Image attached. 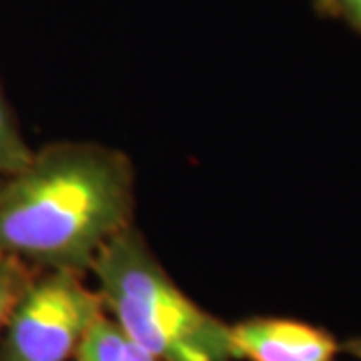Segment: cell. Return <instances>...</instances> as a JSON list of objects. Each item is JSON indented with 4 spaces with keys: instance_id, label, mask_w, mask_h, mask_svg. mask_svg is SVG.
Returning <instances> with one entry per match:
<instances>
[{
    "instance_id": "obj_1",
    "label": "cell",
    "mask_w": 361,
    "mask_h": 361,
    "mask_svg": "<svg viewBox=\"0 0 361 361\" xmlns=\"http://www.w3.org/2000/svg\"><path fill=\"white\" fill-rule=\"evenodd\" d=\"M129 159L94 142H56L0 180V253L47 269L90 271L130 225Z\"/></svg>"
},
{
    "instance_id": "obj_2",
    "label": "cell",
    "mask_w": 361,
    "mask_h": 361,
    "mask_svg": "<svg viewBox=\"0 0 361 361\" xmlns=\"http://www.w3.org/2000/svg\"><path fill=\"white\" fill-rule=\"evenodd\" d=\"M90 271L104 310L159 361H235L229 325L180 291L130 225L101 249Z\"/></svg>"
},
{
    "instance_id": "obj_3",
    "label": "cell",
    "mask_w": 361,
    "mask_h": 361,
    "mask_svg": "<svg viewBox=\"0 0 361 361\" xmlns=\"http://www.w3.org/2000/svg\"><path fill=\"white\" fill-rule=\"evenodd\" d=\"M104 313L99 291L82 283L80 273L49 269L32 277L4 325L2 361H68Z\"/></svg>"
},
{
    "instance_id": "obj_4",
    "label": "cell",
    "mask_w": 361,
    "mask_h": 361,
    "mask_svg": "<svg viewBox=\"0 0 361 361\" xmlns=\"http://www.w3.org/2000/svg\"><path fill=\"white\" fill-rule=\"evenodd\" d=\"M235 360L336 361L339 343L322 327L285 317H251L229 325Z\"/></svg>"
},
{
    "instance_id": "obj_5",
    "label": "cell",
    "mask_w": 361,
    "mask_h": 361,
    "mask_svg": "<svg viewBox=\"0 0 361 361\" xmlns=\"http://www.w3.org/2000/svg\"><path fill=\"white\" fill-rule=\"evenodd\" d=\"M75 357L77 361H159L147 349L137 345L118 323L104 313L92 323Z\"/></svg>"
},
{
    "instance_id": "obj_6",
    "label": "cell",
    "mask_w": 361,
    "mask_h": 361,
    "mask_svg": "<svg viewBox=\"0 0 361 361\" xmlns=\"http://www.w3.org/2000/svg\"><path fill=\"white\" fill-rule=\"evenodd\" d=\"M32 155L35 151L28 147L23 133L16 127L13 113L0 89V173L4 177L16 175L30 163Z\"/></svg>"
},
{
    "instance_id": "obj_7",
    "label": "cell",
    "mask_w": 361,
    "mask_h": 361,
    "mask_svg": "<svg viewBox=\"0 0 361 361\" xmlns=\"http://www.w3.org/2000/svg\"><path fill=\"white\" fill-rule=\"evenodd\" d=\"M32 271L25 261L0 253V329L8 322L16 301L32 281Z\"/></svg>"
},
{
    "instance_id": "obj_8",
    "label": "cell",
    "mask_w": 361,
    "mask_h": 361,
    "mask_svg": "<svg viewBox=\"0 0 361 361\" xmlns=\"http://www.w3.org/2000/svg\"><path fill=\"white\" fill-rule=\"evenodd\" d=\"M337 11H341L361 30V0H339Z\"/></svg>"
},
{
    "instance_id": "obj_9",
    "label": "cell",
    "mask_w": 361,
    "mask_h": 361,
    "mask_svg": "<svg viewBox=\"0 0 361 361\" xmlns=\"http://www.w3.org/2000/svg\"><path fill=\"white\" fill-rule=\"evenodd\" d=\"M343 351H348L349 355H353L355 360L361 361V336L351 337L349 341H345V345H343Z\"/></svg>"
},
{
    "instance_id": "obj_10",
    "label": "cell",
    "mask_w": 361,
    "mask_h": 361,
    "mask_svg": "<svg viewBox=\"0 0 361 361\" xmlns=\"http://www.w3.org/2000/svg\"><path fill=\"white\" fill-rule=\"evenodd\" d=\"M337 2L339 0H315V6L323 13H334V11H337Z\"/></svg>"
}]
</instances>
